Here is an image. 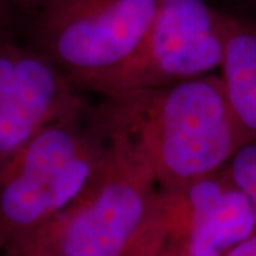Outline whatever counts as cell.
<instances>
[{"instance_id":"cell-13","label":"cell","mask_w":256,"mask_h":256,"mask_svg":"<svg viewBox=\"0 0 256 256\" xmlns=\"http://www.w3.org/2000/svg\"><path fill=\"white\" fill-rule=\"evenodd\" d=\"M0 256H3V254H2V249H0Z\"/></svg>"},{"instance_id":"cell-11","label":"cell","mask_w":256,"mask_h":256,"mask_svg":"<svg viewBox=\"0 0 256 256\" xmlns=\"http://www.w3.org/2000/svg\"><path fill=\"white\" fill-rule=\"evenodd\" d=\"M13 2L12 0H0V34L8 33L10 14L13 9Z\"/></svg>"},{"instance_id":"cell-10","label":"cell","mask_w":256,"mask_h":256,"mask_svg":"<svg viewBox=\"0 0 256 256\" xmlns=\"http://www.w3.org/2000/svg\"><path fill=\"white\" fill-rule=\"evenodd\" d=\"M224 256H256V232L236 246L229 249Z\"/></svg>"},{"instance_id":"cell-3","label":"cell","mask_w":256,"mask_h":256,"mask_svg":"<svg viewBox=\"0 0 256 256\" xmlns=\"http://www.w3.org/2000/svg\"><path fill=\"white\" fill-rule=\"evenodd\" d=\"M110 146L96 104L88 101L0 161L2 254L73 204L100 174Z\"/></svg>"},{"instance_id":"cell-8","label":"cell","mask_w":256,"mask_h":256,"mask_svg":"<svg viewBox=\"0 0 256 256\" xmlns=\"http://www.w3.org/2000/svg\"><path fill=\"white\" fill-rule=\"evenodd\" d=\"M220 74L230 108L256 137V18L224 13V58Z\"/></svg>"},{"instance_id":"cell-9","label":"cell","mask_w":256,"mask_h":256,"mask_svg":"<svg viewBox=\"0 0 256 256\" xmlns=\"http://www.w3.org/2000/svg\"><path fill=\"white\" fill-rule=\"evenodd\" d=\"M226 170L256 210V137L239 148Z\"/></svg>"},{"instance_id":"cell-1","label":"cell","mask_w":256,"mask_h":256,"mask_svg":"<svg viewBox=\"0 0 256 256\" xmlns=\"http://www.w3.org/2000/svg\"><path fill=\"white\" fill-rule=\"evenodd\" d=\"M96 108L106 130L148 165L162 188L225 168L254 138L230 108L220 73L101 96Z\"/></svg>"},{"instance_id":"cell-2","label":"cell","mask_w":256,"mask_h":256,"mask_svg":"<svg viewBox=\"0 0 256 256\" xmlns=\"http://www.w3.org/2000/svg\"><path fill=\"white\" fill-rule=\"evenodd\" d=\"M108 136V156L92 185L3 256H160L164 190L121 138Z\"/></svg>"},{"instance_id":"cell-5","label":"cell","mask_w":256,"mask_h":256,"mask_svg":"<svg viewBox=\"0 0 256 256\" xmlns=\"http://www.w3.org/2000/svg\"><path fill=\"white\" fill-rule=\"evenodd\" d=\"M222 58L224 12L206 0H160L136 54L84 92L101 97L220 73Z\"/></svg>"},{"instance_id":"cell-6","label":"cell","mask_w":256,"mask_h":256,"mask_svg":"<svg viewBox=\"0 0 256 256\" xmlns=\"http://www.w3.org/2000/svg\"><path fill=\"white\" fill-rule=\"evenodd\" d=\"M164 190L160 256H224L256 232V210L226 166Z\"/></svg>"},{"instance_id":"cell-12","label":"cell","mask_w":256,"mask_h":256,"mask_svg":"<svg viewBox=\"0 0 256 256\" xmlns=\"http://www.w3.org/2000/svg\"><path fill=\"white\" fill-rule=\"evenodd\" d=\"M12 2H13V6L14 8L38 12L50 0H12Z\"/></svg>"},{"instance_id":"cell-4","label":"cell","mask_w":256,"mask_h":256,"mask_svg":"<svg viewBox=\"0 0 256 256\" xmlns=\"http://www.w3.org/2000/svg\"><path fill=\"white\" fill-rule=\"evenodd\" d=\"M160 0H50L37 12L33 47L84 92L136 54Z\"/></svg>"},{"instance_id":"cell-7","label":"cell","mask_w":256,"mask_h":256,"mask_svg":"<svg viewBox=\"0 0 256 256\" xmlns=\"http://www.w3.org/2000/svg\"><path fill=\"white\" fill-rule=\"evenodd\" d=\"M88 101L47 56L0 34V161Z\"/></svg>"}]
</instances>
